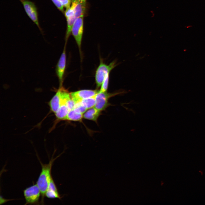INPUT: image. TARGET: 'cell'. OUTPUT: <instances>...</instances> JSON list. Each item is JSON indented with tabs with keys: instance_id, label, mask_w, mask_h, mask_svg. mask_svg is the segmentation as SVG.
<instances>
[{
	"instance_id": "obj_1",
	"label": "cell",
	"mask_w": 205,
	"mask_h": 205,
	"mask_svg": "<svg viewBox=\"0 0 205 205\" xmlns=\"http://www.w3.org/2000/svg\"><path fill=\"white\" fill-rule=\"evenodd\" d=\"M62 153L54 158L53 153L52 156L48 164H43L38 158L41 166V170L36 181V184L39 188L41 192V198L40 203L42 204H44V199L45 196V193L52 176L51 171L53 163L55 160L60 157Z\"/></svg>"
},
{
	"instance_id": "obj_2",
	"label": "cell",
	"mask_w": 205,
	"mask_h": 205,
	"mask_svg": "<svg viewBox=\"0 0 205 205\" xmlns=\"http://www.w3.org/2000/svg\"><path fill=\"white\" fill-rule=\"evenodd\" d=\"M116 65V62L114 61L112 62L109 65H107L102 61H100L95 73V83L97 88L101 86L106 74L110 73Z\"/></svg>"
},
{
	"instance_id": "obj_3",
	"label": "cell",
	"mask_w": 205,
	"mask_h": 205,
	"mask_svg": "<svg viewBox=\"0 0 205 205\" xmlns=\"http://www.w3.org/2000/svg\"><path fill=\"white\" fill-rule=\"evenodd\" d=\"M23 192L26 201L25 204H38L40 203L39 200L41 193L36 184L27 187L23 190Z\"/></svg>"
},
{
	"instance_id": "obj_4",
	"label": "cell",
	"mask_w": 205,
	"mask_h": 205,
	"mask_svg": "<svg viewBox=\"0 0 205 205\" xmlns=\"http://www.w3.org/2000/svg\"><path fill=\"white\" fill-rule=\"evenodd\" d=\"M83 30V16L76 18L73 24L71 33L81 54V46Z\"/></svg>"
},
{
	"instance_id": "obj_5",
	"label": "cell",
	"mask_w": 205,
	"mask_h": 205,
	"mask_svg": "<svg viewBox=\"0 0 205 205\" xmlns=\"http://www.w3.org/2000/svg\"><path fill=\"white\" fill-rule=\"evenodd\" d=\"M19 0L22 4L28 16L42 31L38 20L37 9L34 3L28 0Z\"/></svg>"
},
{
	"instance_id": "obj_6",
	"label": "cell",
	"mask_w": 205,
	"mask_h": 205,
	"mask_svg": "<svg viewBox=\"0 0 205 205\" xmlns=\"http://www.w3.org/2000/svg\"><path fill=\"white\" fill-rule=\"evenodd\" d=\"M118 94L109 93L107 91L101 92L99 91L96 95V103L94 107L100 111L104 110L109 105L108 100L109 98Z\"/></svg>"
},
{
	"instance_id": "obj_7",
	"label": "cell",
	"mask_w": 205,
	"mask_h": 205,
	"mask_svg": "<svg viewBox=\"0 0 205 205\" xmlns=\"http://www.w3.org/2000/svg\"><path fill=\"white\" fill-rule=\"evenodd\" d=\"M66 44L65 43L63 51L57 63L56 69V73L58 79L60 86H62L66 66Z\"/></svg>"
},
{
	"instance_id": "obj_8",
	"label": "cell",
	"mask_w": 205,
	"mask_h": 205,
	"mask_svg": "<svg viewBox=\"0 0 205 205\" xmlns=\"http://www.w3.org/2000/svg\"><path fill=\"white\" fill-rule=\"evenodd\" d=\"M99 91L83 89L70 93L71 97L76 103L81 100L95 95Z\"/></svg>"
},
{
	"instance_id": "obj_9",
	"label": "cell",
	"mask_w": 205,
	"mask_h": 205,
	"mask_svg": "<svg viewBox=\"0 0 205 205\" xmlns=\"http://www.w3.org/2000/svg\"><path fill=\"white\" fill-rule=\"evenodd\" d=\"M86 0H72L71 7L77 18L83 16L86 8Z\"/></svg>"
},
{
	"instance_id": "obj_10",
	"label": "cell",
	"mask_w": 205,
	"mask_h": 205,
	"mask_svg": "<svg viewBox=\"0 0 205 205\" xmlns=\"http://www.w3.org/2000/svg\"><path fill=\"white\" fill-rule=\"evenodd\" d=\"M62 100L61 89L60 87L55 94L49 102L51 110L55 113L58 110L61 104Z\"/></svg>"
},
{
	"instance_id": "obj_11",
	"label": "cell",
	"mask_w": 205,
	"mask_h": 205,
	"mask_svg": "<svg viewBox=\"0 0 205 205\" xmlns=\"http://www.w3.org/2000/svg\"><path fill=\"white\" fill-rule=\"evenodd\" d=\"M101 112L95 107H93L86 111L83 115V118L86 119L96 122L101 115Z\"/></svg>"
},
{
	"instance_id": "obj_12",
	"label": "cell",
	"mask_w": 205,
	"mask_h": 205,
	"mask_svg": "<svg viewBox=\"0 0 205 205\" xmlns=\"http://www.w3.org/2000/svg\"><path fill=\"white\" fill-rule=\"evenodd\" d=\"M69 110L66 103L62 104L55 113L56 118L59 120H65Z\"/></svg>"
},
{
	"instance_id": "obj_13",
	"label": "cell",
	"mask_w": 205,
	"mask_h": 205,
	"mask_svg": "<svg viewBox=\"0 0 205 205\" xmlns=\"http://www.w3.org/2000/svg\"><path fill=\"white\" fill-rule=\"evenodd\" d=\"M67 22V28L65 36V43H67V40L71 32L72 27L77 18L75 16L65 17Z\"/></svg>"
},
{
	"instance_id": "obj_14",
	"label": "cell",
	"mask_w": 205,
	"mask_h": 205,
	"mask_svg": "<svg viewBox=\"0 0 205 205\" xmlns=\"http://www.w3.org/2000/svg\"><path fill=\"white\" fill-rule=\"evenodd\" d=\"M83 117V114L76 111L74 109L69 110L65 120L80 121Z\"/></svg>"
},
{
	"instance_id": "obj_15",
	"label": "cell",
	"mask_w": 205,
	"mask_h": 205,
	"mask_svg": "<svg viewBox=\"0 0 205 205\" xmlns=\"http://www.w3.org/2000/svg\"><path fill=\"white\" fill-rule=\"evenodd\" d=\"M81 103L87 109L95 106L96 103V95L80 101Z\"/></svg>"
},
{
	"instance_id": "obj_16",
	"label": "cell",
	"mask_w": 205,
	"mask_h": 205,
	"mask_svg": "<svg viewBox=\"0 0 205 205\" xmlns=\"http://www.w3.org/2000/svg\"><path fill=\"white\" fill-rule=\"evenodd\" d=\"M45 196L47 198L51 199L58 198L60 199L62 198L58 192L48 189H47Z\"/></svg>"
},
{
	"instance_id": "obj_17",
	"label": "cell",
	"mask_w": 205,
	"mask_h": 205,
	"mask_svg": "<svg viewBox=\"0 0 205 205\" xmlns=\"http://www.w3.org/2000/svg\"><path fill=\"white\" fill-rule=\"evenodd\" d=\"M109 73H108L106 75L103 82L101 85L99 92H104L107 91L108 89L109 81Z\"/></svg>"
},
{
	"instance_id": "obj_18",
	"label": "cell",
	"mask_w": 205,
	"mask_h": 205,
	"mask_svg": "<svg viewBox=\"0 0 205 205\" xmlns=\"http://www.w3.org/2000/svg\"><path fill=\"white\" fill-rule=\"evenodd\" d=\"M73 109L77 111L82 114L85 113L87 110L80 102L76 103Z\"/></svg>"
},
{
	"instance_id": "obj_19",
	"label": "cell",
	"mask_w": 205,
	"mask_h": 205,
	"mask_svg": "<svg viewBox=\"0 0 205 205\" xmlns=\"http://www.w3.org/2000/svg\"><path fill=\"white\" fill-rule=\"evenodd\" d=\"M47 189H48L58 192L57 186L53 180L52 176L50 179Z\"/></svg>"
},
{
	"instance_id": "obj_20",
	"label": "cell",
	"mask_w": 205,
	"mask_h": 205,
	"mask_svg": "<svg viewBox=\"0 0 205 205\" xmlns=\"http://www.w3.org/2000/svg\"><path fill=\"white\" fill-rule=\"evenodd\" d=\"M62 5L66 9L68 8L71 7L72 0H58Z\"/></svg>"
},
{
	"instance_id": "obj_21",
	"label": "cell",
	"mask_w": 205,
	"mask_h": 205,
	"mask_svg": "<svg viewBox=\"0 0 205 205\" xmlns=\"http://www.w3.org/2000/svg\"><path fill=\"white\" fill-rule=\"evenodd\" d=\"M58 9L62 13H64L63 7L58 0H51Z\"/></svg>"
}]
</instances>
